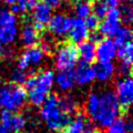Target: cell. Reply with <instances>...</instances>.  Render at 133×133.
Returning a JSON list of instances; mask_svg holds the SVG:
<instances>
[{
  "label": "cell",
  "instance_id": "cell-14",
  "mask_svg": "<svg viewBox=\"0 0 133 133\" xmlns=\"http://www.w3.org/2000/svg\"><path fill=\"white\" fill-rule=\"evenodd\" d=\"M68 36L72 43H81L88 39L89 30L84 23V20L80 18L72 19V24Z\"/></svg>",
  "mask_w": 133,
  "mask_h": 133
},
{
  "label": "cell",
  "instance_id": "cell-1",
  "mask_svg": "<svg viewBox=\"0 0 133 133\" xmlns=\"http://www.w3.org/2000/svg\"><path fill=\"white\" fill-rule=\"evenodd\" d=\"M85 114L100 128H108L121 112L115 93L111 90L92 92L84 104Z\"/></svg>",
  "mask_w": 133,
  "mask_h": 133
},
{
  "label": "cell",
  "instance_id": "cell-24",
  "mask_svg": "<svg viewBox=\"0 0 133 133\" xmlns=\"http://www.w3.org/2000/svg\"><path fill=\"white\" fill-rule=\"evenodd\" d=\"M132 39V31L129 27H120V29L114 35V43L116 47H121L129 42H131Z\"/></svg>",
  "mask_w": 133,
  "mask_h": 133
},
{
  "label": "cell",
  "instance_id": "cell-34",
  "mask_svg": "<svg viewBox=\"0 0 133 133\" xmlns=\"http://www.w3.org/2000/svg\"><path fill=\"white\" fill-rule=\"evenodd\" d=\"M1 1L5 2L6 5H8V6H12V5H15V3L19 2L20 0H1Z\"/></svg>",
  "mask_w": 133,
  "mask_h": 133
},
{
  "label": "cell",
  "instance_id": "cell-28",
  "mask_svg": "<svg viewBox=\"0 0 133 133\" xmlns=\"http://www.w3.org/2000/svg\"><path fill=\"white\" fill-rule=\"evenodd\" d=\"M120 15H121V21L127 24H131L133 21V8L131 5H124L122 9H120Z\"/></svg>",
  "mask_w": 133,
  "mask_h": 133
},
{
  "label": "cell",
  "instance_id": "cell-5",
  "mask_svg": "<svg viewBox=\"0 0 133 133\" xmlns=\"http://www.w3.org/2000/svg\"><path fill=\"white\" fill-rule=\"evenodd\" d=\"M18 20L10 10L0 8V42L2 44L14 43L19 35L17 27Z\"/></svg>",
  "mask_w": 133,
  "mask_h": 133
},
{
  "label": "cell",
  "instance_id": "cell-25",
  "mask_svg": "<svg viewBox=\"0 0 133 133\" xmlns=\"http://www.w3.org/2000/svg\"><path fill=\"white\" fill-rule=\"evenodd\" d=\"M74 14H76L78 18L84 20L92 14L91 5L88 1H85V0H79L76 3V6H74Z\"/></svg>",
  "mask_w": 133,
  "mask_h": 133
},
{
  "label": "cell",
  "instance_id": "cell-23",
  "mask_svg": "<svg viewBox=\"0 0 133 133\" xmlns=\"http://www.w3.org/2000/svg\"><path fill=\"white\" fill-rule=\"evenodd\" d=\"M116 57L120 59L121 63H125L131 65L132 59H133V47L132 43L129 42L121 47H118V51H116Z\"/></svg>",
  "mask_w": 133,
  "mask_h": 133
},
{
  "label": "cell",
  "instance_id": "cell-20",
  "mask_svg": "<svg viewBox=\"0 0 133 133\" xmlns=\"http://www.w3.org/2000/svg\"><path fill=\"white\" fill-rule=\"evenodd\" d=\"M93 69L95 79L99 82L110 81L115 74V65L112 62H99Z\"/></svg>",
  "mask_w": 133,
  "mask_h": 133
},
{
  "label": "cell",
  "instance_id": "cell-30",
  "mask_svg": "<svg viewBox=\"0 0 133 133\" xmlns=\"http://www.w3.org/2000/svg\"><path fill=\"white\" fill-rule=\"evenodd\" d=\"M55 48V41L51 38H43L42 39V44H41V50L44 53H50Z\"/></svg>",
  "mask_w": 133,
  "mask_h": 133
},
{
  "label": "cell",
  "instance_id": "cell-29",
  "mask_svg": "<svg viewBox=\"0 0 133 133\" xmlns=\"http://www.w3.org/2000/svg\"><path fill=\"white\" fill-rule=\"evenodd\" d=\"M99 20L100 19H98L97 17H94L92 14H91L88 18L84 19V23H85V26L88 28L89 31H95L99 28V24H100Z\"/></svg>",
  "mask_w": 133,
  "mask_h": 133
},
{
  "label": "cell",
  "instance_id": "cell-37",
  "mask_svg": "<svg viewBox=\"0 0 133 133\" xmlns=\"http://www.w3.org/2000/svg\"><path fill=\"white\" fill-rule=\"evenodd\" d=\"M0 133H10V132L8 131L7 129H5V128H3V127L1 125V124H0Z\"/></svg>",
  "mask_w": 133,
  "mask_h": 133
},
{
  "label": "cell",
  "instance_id": "cell-21",
  "mask_svg": "<svg viewBox=\"0 0 133 133\" xmlns=\"http://www.w3.org/2000/svg\"><path fill=\"white\" fill-rule=\"evenodd\" d=\"M58 103H59L60 109L64 112V113L69 114L72 116L73 114L78 113L79 110V103L76 97H73L71 94H64L59 97L58 95Z\"/></svg>",
  "mask_w": 133,
  "mask_h": 133
},
{
  "label": "cell",
  "instance_id": "cell-19",
  "mask_svg": "<svg viewBox=\"0 0 133 133\" xmlns=\"http://www.w3.org/2000/svg\"><path fill=\"white\" fill-rule=\"evenodd\" d=\"M78 50V57L82 63L91 64L95 60V44L93 41H83L79 43Z\"/></svg>",
  "mask_w": 133,
  "mask_h": 133
},
{
  "label": "cell",
  "instance_id": "cell-17",
  "mask_svg": "<svg viewBox=\"0 0 133 133\" xmlns=\"http://www.w3.org/2000/svg\"><path fill=\"white\" fill-rule=\"evenodd\" d=\"M55 84L62 92H68L76 84V79L72 70L59 71V73L55 76Z\"/></svg>",
  "mask_w": 133,
  "mask_h": 133
},
{
  "label": "cell",
  "instance_id": "cell-31",
  "mask_svg": "<svg viewBox=\"0 0 133 133\" xmlns=\"http://www.w3.org/2000/svg\"><path fill=\"white\" fill-rule=\"evenodd\" d=\"M43 3L51 9H58L64 3V0H43Z\"/></svg>",
  "mask_w": 133,
  "mask_h": 133
},
{
  "label": "cell",
  "instance_id": "cell-18",
  "mask_svg": "<svg viewBox=\"0 0 133 133\" xmlns=\"http://www.w3.org/2000/svg\"><path fill=\"white\" fill-rule=\"evenodd\" d=\"M91 124L89 123V120L83 113H77L76 118L71 119L68 125L62 131L63 133H84L87 129H89Z\"/></svg>",
  "mask_w": 133,
  "mask_h": 133
},
{
  "label": "cell",
  "instance_id": "cell-13",
  "mask_svg": "<svg viewBox=\"0 0 133 133\" xmlns=\"http://www.w3.org/2000/svg\"><path fill=\"white\" fill-rule=\"evenodd\" d=\"M52 17V9L49 8L44 3H37L31 9V20H32V26L37 30H42L44 27L48 26Z\"/></svg>",
  "mask_w": 133,
  "mask_h": 133
},
{
  "label": "cell",
  "instance_id": "cell-36",
  "mask_svg": "<svg viewBox=\"0 0 133 133\" xmlns=\"http://www.w3.org/2000/svg\"><path fill=\"white\" fill-rule=\"evenodd\" d=\"M3 53H5V49H3V44L0 42V58L3 56Z\"/></svg>",
  "mask_w": 133,
  "mask_h": 133
},
{
  "label": "cell",
  "instance_id": "cell-11",
  "mask_svg": "<svg viewBox=\"0 0 133 133\" xmlns=\"http://www.w3.org/2000/svg\"><path fill=\"white\" fill-rule=\"evenodd\" d=\"M72 24V19L64 14L52 15L51 19L48 23L49 31L52 36L57 38H64L68 36L69 30Z\"/></svg>",
  "mask_w": 133,
  "mask_h": 133
},
{
  "label": "cell",
  "instance_id": "cell-2",
  "mask_svg": "<svg viewBox=\"0 0 133 133\" xmlns=\"http://www.w3.org/2000/svg\"><path fill=\"white\" fill-rule=\"evenodd\" d=\"M55 76L51 70H41L28 77L24 82L28 100L33 107H41L51 93L55 85Z\"/></svg>",
  "mask_w": 133,
  "mask_h": 133
},
{
  "label": "cell",
  "instance_id": "cell-15",
  "mask_svg": "<svg viewBox=\"0 0 133 133\" xmlns=\"http://www.w3.org/2000/svg\"><path fill=\"white\" fill-rule=\"evenodd\" d=\"M74 73V79H76V83L80 85H88L92 83L95 80V74H94V69L91 64L87 63H81L77 66Z\"/></svg>",
  "mask_w": 133,
  "mask_h": 133
},
{
  "label": "cell",
  "instance_id": "cell-38",
  "mask_svg": "<svg viewBox=\"0 0 133 133\" xmlns=\"http://www.w3.org/2000/svg\"><path fill=\"white\" fill-rule=\"evenodd\" d=\"M21 133H35V132H32V131H24V132H21Z\"/></svg>",
  "mask_w": 133,
  "mask_h": 133
},
{
  "label": "cell",
  "instance_id": "cell-6",
  "mask_svg": "<svg viewBox=\"0 0 133 133\" xmlns=\"http://www.w3.org/2000/svg\"><path fill=\"white\" fill-rule=\"evenodd\" d=\"M79 60L78 50L73 43H63L55 53V65L59 71L72 70Z\"/></svg>",
  "mask_w": 133,
  "mask_h": 133
},
{
  "label": "cell",
  "instance_id": "cell-12",
  "mask_svg": "<svg viewBox=\"0 0 133 133\" xmlns=\"http://www.w3.org/2000/svg\"><path fill=\"white\" fill-rule=\"evenodd\" d=\"M118 47L111 38L100 39L95 45V60L99 62H112L116 58Z\"/></svg>",
  "mask_w": 133,
  "mask_h": 133
},
{
  "label": "cell",
  "instance_id": "cell-16",
  "mask_svg": "<svg viewBox=\"0 0 133 133\" xmlns=\"http://www.w3.org/2000/svg\"><path fill=\"white\" fill-rule=\"evenodd\" d=\"M20 41L27 48L36 47L40 40L39 30L32 26V24H26L20 31Z\"/></svg>",
  "mask_w": 133,
  "mask_h": 133
},
{
  "label": "cell",
  "instance_id": "cell-33",
  "mask_svg": "<svg viewBox=\"0 0 133 133\" xmlns=\"http://www.w3.org/2000/svg\"><path fill=\"white\" fill-rule=\"evenodd\" d=\"M108 8L110 9H115V8H119L120 3H121V0H104Z\"/></svg>",
  "mask_w": 133,
  "mask_h": 133
},
{
  "label": "cell",
  "instance_id": "cell-4",
  "mask_svg": "<svg viewBox=\"0 0 133 133\" xmlns=\"http://www.w3.org/2000/svg\"><path fill=\"white\" fill-rule=\"evenodd\" d=\"M26 89L14 83H6L0 87V110L18 112L27 103Z\"/></svg>",
  "mask_w": 133,
  "mask_h": 133
},
{
  "label": "cell",
  "instance_id": "cell-39",
  "mask_svg": "<svg viewBox=\"0 0 133 133\" xmlns=\"http://www.w3.org/2000/svg\"><path fill=\"white\" fill-rule=\"evenodd\" d=\"M0 81H1V73H0Z\"/></svg>",
  "mask_w": 133,
  "mask_h": 133
},
{
  "label": "cell",
  "instance_id": "cell-7",
  "mask_svg": "<svg viewBox=\"0 0 133 133\" xmlns=\"http://www.w3.org/2000/svg\"><path fill=\"white\" fill-rule=\"evenodd\" d=\"M115 97L121 112H127L133 102V81L131 77H122L115 84Z\"/></svg>",
  "mask_w": 133,
  "mask_h": 133
},
{
  "label": "cell",
  "instance_id": "cell-32",
  "mask_svg": "<svg viewBox=\"0 0 133 133\" xmlns=\"http://www.w3.org/2000/svg\"><path fill=\"white\" fill-rule=\"evenodd\" d=\"M118 71L122 77H129L130 73H131V65L125 64V63H121V62H120Z\"/></svg>",
  "mask_w": 133,
  "mask_h": 133
},
{
  "label": "cell",
  "instance_id": "cell-26",
  "mask_svg": "<svg viewBox=\"0 0 133 133\" xmlns=\"http://www.w3.org/2000/svg\"><path fill=\"white\" fill-rule=\"evenodd\" d=\"M91 8H92V15L98 19H103L109 11V8L104 0H94Z\"/></svg>",
  "mask_w": 133,
  "mask_h": 133
},
{
  "label": "cell",
  "instance_id": "cell-9",
  "mask_svg": "<svg viewBox=\"0 0 133 133\" xmlns=\"http://www.w3.org/2000/svg\"><path fill=\"white\" fill-rule=\"evenodd\" d=\"M120 27H121V15L119 8H115L108 11V14L103 18L102 23L99 24V30L103 37L111 38L114 37Z\"/></svg>",
  "mask_w": 133,
  "mask_h": 133
},
{
  "label": "cell",
  "instance_id": "cell-22",
  "mask_svg": "<svg viewBox=\"0 0 133 133\" xmlns=\"http://www.w3.org/2000/svg\"><path fill=\"white\" fill-rule=\"evenodd\" d=\"M132 121L130 118H118L108 127V133H131Z\"/></svg>",
  "mask_w": 133,
  "mask_h": 133
},
{
  "label": "cell",
  "instance_id": "cell-10",
  "mask_svg": "<svg viewBox=\"0 0 133 133\" xmlns=\"http://www.w3.org/2000/svg\"><path fill=\"white\" fill-rule=\"evenodd\" d=\"M0 124L10 133H21L26 127V119L18 112L2 110L0 113Z\"/></svg>",
  "mask_w": 133,
  "mask_h": 133
},
{
  "label": "cell",
  "instance_id": "cell-27",
  "mask_svg": "<svg viewBox=\"0 0 133 133\" xmlns=\"http://www.w3.org/2000/svg\"><path fill=\"white\" fill-rule=\"evenodd\" d=\"M28 77L29 76H28L27 71H23V70L17 68L11 73V83H14V84H18V85L24 84V82L27 81Z\"/></svg>",
  "mask_w": 133,
  "mask_h": 133
},
{
  "label": "cell",
  "instance_id": "cell-3",
  "mask_svg": "<svg viewBox=\"0 0 133 133\" xmlns=\"http://www.w3.org/2000/svg\"><path fill=\"white\" fill-rule=\"evenodd\" d=\"M40 116L47 128L53 132H62L71 120V116L60 109L56 93H50L41 105Z\"/></svg>",
  "mask_w": 133,
  "mask_h": 133
},
{
  "label": "cell",
  "instance_id": "cell-8",
  "mask_svg": "<svg viewBox=\"0 0 133 133\" xmlns=\"http://www.w3.org/2000/svg\"><path fill=\"white\" fill-rule=\"evenodd\" d=\"M45 53L38 47L27 48L18 58V68L28 71L30 69L37 68L44 61Z\"/></svg>",
  "mask_w": 133,
  "mask_h": 133
},
{
  "label": "cell",
  "instance_id": "cell-35",
  "mask_svg": "<svg viewBox=\"0 0 133 133\" xmlns=\"http://www.w3.org/2000/svg\"><path fill=\"white\" fill-rule=\"evenodd\" d=\"M84 133H97V131H95V130H94V128H93L92 125H91L89 129H87Z\"/></svg>",
  "mask_w": 133,
  "mask_h": 133
}]
</instances>
